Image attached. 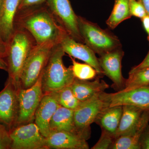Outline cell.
<instances>
[{
  "label": "cell",
  "mask_w": 149,
  "mask_h": 149,
  "mask_svg": "<svg viewBox=\"0 0 149 149\" xmlns=\"http://www.w3.org/2000/svg\"><path fill=\"white\" fill-rule=\"evenodd\" d=\"M15 29H25L37 45L53 42L60 44L65 31L56 21L46 4L17 13Z\"/></svg>",
  "instance_id": "obj_1"
},
{
  "label": "cell",
  "mask_w": 149,
  "mask_h": 149,
  "mask_svg": "<svg viewBox=\"0 0 149 149\" xmlns=\"http://www.w3.org/2000/svg\"><path fill=\"white\" fill-rule=\"evenodd\" d=\"M65 53L60 44L54 47L42 74L44 95L49 94L70 86L74 80L72 66L67 68L63 62Z\"/></svg>",
  "instance_id": "obj_2"
},
{
  "label": "cell",
  "mask_w": 149,
  "mask_h": 149,
  "mask_svg": "<svg viewBox=\"0 0 149 149\" xmlns=\"http://www.w3.org/2000/svg\"><path fill=\"white\" fill-rule=\"evenodd\" d=\"M32 35L25 29L15 28L7 44L8 78L19 85V77L25 61L37 45Z\"/></svg>",
  "instance_id": "obj_3"
},
{
  "label": "cell",
  "mask_w": 149,
  "mask_h": 149,
  "mask_svg": "<svg viewBox=\"0 0 149 149\" xmlns=\"http://www.w3.org/2000/svg\"><path fill=\"white\" fill-rule=\"evenodd\" d=\"M78 23L84 44L98 55L122 47L117 36L96 23L78 15Z\"/></svg>",
  "instance_id": "obj_4"
},
{
  "label": "cell",
  "mask_w": 149,
  "mask_h": 149,
  "mask_svg": "<svg viewBox=\"0 0 149 149\" xmlns=\"http://www.w3.org/2000/svg\"><path fill=\"white\" fill-rule=\"evenodd\" d=\"M56 45L57 44L49 42L37 45L33 48L22 70L19 82V88L27 89L35 85L42 74Z\"/></svg>",
  "instance_id": "obj_5"
},
{
  "label": "cell",
  "mask_w": 149,
  "mask_h": 149,
  "mask_svg": "<svg viewBox=\"0 0 149 149\" xmlns=\"http://www.w3.org/2000/svg\"><path fill=\"white\" fill-rule=\"evenodd\" d=\"M46 5L65 32L75 41L84 43L78 27V15L74 12L69 0H47Z\"/></svg>",
  "instance_id": "obj_6"
},
{
  "label": "cell",
  "mask_w": 149,
  "mask_h": 149,
  "mask_svg": "<svg viewBox=\"0 0 149 149\" xmlns=\"http://www.w3.org/2000/svg\"><path fill=\"white\" fill-rule=\"evenodd\" d=\"M42 74L35 85L30 88L22 89L19 87L18 116L14 128L34 121L35 112L44 95Z\"/></svg>",
  "instance_id": "obj_7"
},
{
  "label": "cell",
  "mask_w": 149,
  "mask_h": 149,
  "mask_svg": "<svg viewBox=\"0 0 149 149\" xmlns=\"http://www.w3.org/2000/svg\"><path fill=\"white\" fill-rule=\"evenodd\" d=\"M9 131L10 149H49L47 138L35 122L18 125Z\"/></svg>",
  "instance_id": "obj_8"
},
{
  "label": "cell",
  "mask_w": 149,
  "mask_h": 149,
  "mask_svg": "<svg viewBox=\"0 0 149 149\" xmlns=\"http://www.w3.org/2000/svg\"><path fill=\"white\" fill-rule=\"evenodd\" d=\"M99 96L104 103L105 108L132 105L149 110V85L129 91L120 90L115 93L104 92Z\"/></svg>",
  "instance_id": "obj_9"
},
{
  "label": "cell",
  "mask_w": 149,
  "mask_h": 149,
  "mask_svg": "<svg viewBox=\"0 0 149 149\" xmlns=\"http://www.w3.org/2000/svg\"><path fill=\"white\" fill-rule=\"evenodd\" d=\"M19 89V86L8 78L0 92V122L9 130L14 128L18 116Z\"/></svg>",
  "instance_id": "obj_10"
},
{
  "label": "cell",
  "mask_w": 149,
  "mask_h": 149,
  "mask_svg": "<svg viewBox=\"0 0 149 149\" xmlns=\"http://www.w3.org/2000/svg\"><path fill=\"white\" fill-rule=\"evenodd\" d=\"M99 95L83 102L74 110V125L77 132L88 140L91 136V125L105 108L104 103Z\"/></svg>",
  "instance_id": "obj_11"
},
{
  "label": "cell",
  "mask_w": 149,
  "mask_h": 149,
  "mask_svg": "<svg viewBox=\"0 0 149 149\" xmlns=\"http://www.w3.org/2000/svg\"><path fill=\"white\" fill-rule=\"evenodd\" d=\"M60 44L65 54L91 65L100 77L104 75L96 54L85 44L75 41L66 32L63 35Z\"/></svg>",
  "instance_id": "obj_12"
},
{
  "label": "cell",
  "mask_w": 149,
  "mask_h": 149,
  "mask_svg": "<svg viewBox=\"0 0 149 149\" xmlns=\"http://www.w3.org/2000/svg\"><path fill=\"white\" fill-rule=\"evenodd\" d=\"M124 54L122 47H120L100 56L98 58L104 75L109 77L115 88L120 89L119 91L125 86V79L121 72V61Z\"/></svg>",
  "instance_id": "obj_13"
},
{
  "label": "cell",
  "mask_w": 149,
  "mask_h": 149,
  "mask_svg": "<svg viewBox=\"0 0 149 149\" xmlns=\"http://www.w3.org/2000/svg\"><path fill=\"white\" fill-rule=\"evenodd\" d=\"M149 122V110H145L136 125L127 133L115 139L112 149H140V139Z\"/></svg>",
  "instance_id": "obj_14"
},
{
  "label": "cell",
  "mask_w": 149,
  "mask_h": 149,
  "mask_svg": "<svg viewBox=\"0 0 149 149\" xmlns=\"http://www.w3.org/2000/svg\"><path fill=\"white\" fill-rule=\"evenodd\" d=\"M20 0H3L0 6V40L7 45L15 30Z\"/></svg>",
  "instance_id": "obj_15"
},
{
  "label": "cell",
  "mask_w": 149,
  "mask_h": 149,
  "mask_svg": "<svg viewBox=\"0 0 149 149\" xmlns=\"http://www.w3.org/2000/svg\"><path fill=\"white\" fill-rule=\"evenodd\" d=\"M49 149H88L87 140L83 136L67 131L51 132L47 138Z\"/></svg>",
  "instance_id": "obj_16"
},
{
  "label": "cell",
  "mask_w": 149,
  "mask_h": 149,
  "mask_svg": "<svg viewBox=\"0 0 149 149\" xmlns=\"http://www.w3.org/2000/svg\"><path fill=\"white\" fill-rule=\"evenodd\" d=\"M60 105L50 94L44 95L35 115L34 121L41 133L47 138L49 135L51 119Z\"/></svg>",
  "instance_id": "obj_17"
},
{
  "label": "cell",
  "mask_w": 149,
  "mask_h": 149,
  "mask_svg": "<svg viewBox=\"0 0 149 149\" xmlns=\"http://www.w3.org/2000/svg\"><path fill=\"white\" fill-rule=\"evenodd\" d=\"M70 86L76 98L81 102L87 101L99 95L109 88L108 84L99 78L90 81L76 77Z\"/></svg>",
  "instance_id": "obj_18"
},
{
  "label": "cell",
  "mask_w": 149,
  "mask_h": 149,
  "mask_svg": "<svg viewBox=\"0 0 149 149\" xmlns=\"http://www.w3.org/2000/svg\"><path fill=\"white\" fill-rule=\"evenodd\" d=\"M73 115V110L59 106L50 122V133L63 131L80 135L77 132L74 125Z\"/></svg>",
  "instance_id": "obj_19"
},
{
  "label": "cell",
  "mask_w": 149,
  "mask_h": 149,
  "mask_svg": "<svg viewBox=\"0 0 149 149\" xmlns=\"http://www.w3.org/2000/svg\"><path fill=\"white\" fill-rule=\"evenodd\" d=\"M122 106L104 108L99 113L95 122L100 126L102 130L106 131L114 137L122 116Z\"/></svg>",
  "instance_id": "obj_20"
},
{
  "label": "cell",
  "mask_w": 149,
  "mask_h": 149,
  "mask_svg": "<svg viewBox=\"0 0 149 149\" xmlns=\"http://www.w3.org/2000/svg\"><path fill=\"white\" fill-rule=\"evenodd\" d=\"M122 116L115 139L128 132L136 125L145 110L132 105L123 106Z\"/></svg>",
  "instance_id": "obj_21"
},
{
  "label": "cell",
  "mask_w": 149,
  "mask_h": 149,
  "mask_svg": "<svg viewBox=\"0 0 149 149\" xmlns=\"http://www.w3.org/2000/svg\"><path fill=\"white\" fill-rule=\"evenodd\" d=\"M132 17L129 7V0H115L114 6L106 21L110 29H113L123 22Z\"/></svg>",
  "instance_id": "obj_22"
},
{
  "label": "cell",
  "mask_w": 149,
  "mask_h": 149,
  "mask_svg": "<svg viewBox=\"0 0 149 149\" xmlns=\"http://www.w3.org/2000/svg\"><path fill=\"white\" fill-rule=\"evenodd\" d=\"M48 94L53 96L60 105L73 110L83 102L76 98L70 86Z\"/></svg>",
  "instance_id": "obj_23"
},
{
  "label": "cell",
  "mask_w": 149,
  "mask_h": 149,
  "mask_svg": "<svg viewBox=\"0 0 149 149\" xmlns=\"http://www.w3.org/2000/svg\"><path fill=\"white\" fill-rule=\"evenodd\" d=\"M149 85V67L129 73L125 86L121 91H127Z\"/></svg>",
  "instance_id": "obj_24"
},
{
  "label": "cell",
  "mask_w": 149,
  "mask_h": 149,
  "mask_svg": "<svg viewBox=\"0 0 149 149\" xmlns=\"http://www.w3.org/2000/svg\"><path fill=\"white\" fill-rule=\"evenodd\" d=\"M70 57L72 62V72L76 78L82 80H91L98 75L96 70L91 65L77 62L72 57Z\"/></svg>",
  "instance_id": "obj_25"
},
{
  "label": "cell",
  "mask_w": 149,
  "mask_h": 149,
  "mask_svg": "<svg viewBox=\"0 0 149 149\" xmlns=\"http://www.w3.org/2000/svg\"><path fill=\"white\" fill-rule=\"evenodd\" d=\"M115 140L113 136L106 131L102 130L101 136L92 149H111Z\"/></svg>",
  "instance_id": "obj_26"
},
{
  "label": "cell",
  "mask_w": 149,
  "mask_h": 149,
  "mask_svg": "<svg viewBox=\"0 0 149 149\" xmlns=\"http://www.w3.org/2000/svg\"><path fill=\"white\" fill-rule=\"evenodd\" d=\"M129 7L132 16L142 19L147 15L143 6L139 0H129Z\"/></svg>",
  "instance_id": "obj_27"
},
{
  "label": "cell",
  "mask_w": 149,
  "mask_h": 149,
  "mask_svg": "<svg viewBox=\"0 0 149 149\" xmlns=\"http://www.w3.org/2000/svg\"><path fill=\"white\" fill-rule=\"evenodd\" d=\"M11 140L8 128L0 122V149H10Z\"/></svg>",
  "instance_id": "obj_28"
},
{
  "label": "cell",
  "mask_w": 149,
  "mask_h": 149,
  "mask_svg": "<svg viewBox=\"0 0 149 149\" xmlns=\"http://www.w3.org/2000/svg\"><path fill=\"white\" fill-rule=\"evenodd\" d=\"M47 0H20L17 13L45 4Z\"/></svg>",
  "instance_id": "obj_29"
},
{
  "label": "cell",
  "mask_w": 149,
  "mask_h": 149,
  "mask_svg": "<svg viewBox=\"0 0 149 149\" xmlns=\"http://www.w3.org/2000/svg\"><path fill=\"white\" fill-rule=\"evenodd\" d=\"M140 149H149V125H147L140 139Z\"/></svg>",
  "instance_id": "obj_30"
},
{
  "label": "cell",
  "mask_w": 149,
  "mask_h": 149,
  "mask_svg": "<svg viewBox=\"0 0 149 149\" xmlns=\"http://www.w3.org/2000/svg\"><path fill=\"white\" fill-rule=\"evenodd\" d=\"M149 67V51L148 54L146 57L141 62L140 64L133 67L132 69L130 70L129 73H132V72H136V71L140 70Z\"/></svg>",
  "instance_id": "obj_31"
},
{
  "label": "cell",
  "mask_w": 149,
  "mask_h": 149,
  "mask_svg": "<svg viewBox=\"0 0 149 149\" xmlns=\"http://www.w3.org/2000/svg\"><path fill=\"white\" fill-rule=\"evenodd\" d=\"M7 52V45L0 40V56L5 58Z\"/></svg>",
  "instance_id": "obj_32"
},
{
  "label": "cell",
  "mask_w": 149,
  "mask_h": 149,
  "mask_svg": "<svg viewBox=\"0 0 149 149\" xmlns=\"http://www.w3.org/2000/svg\"><path fill=\"white\" fill-rule=\"evenodd\" d=\"M143 26L148 34V39L149 42V16L147 15L141 19Z\"/></svg>",
  "instance_id": "obj_33"
},
{
  "label": "cell",
  "mask_w": 149,
  "mask_h": 149,
  "mask_svg": "<svg viewBox=\"0 0 149 149\" xmlns=\"http://www.w3.org/2000/svg\"><path fill=\"white\" fill-rule=\"evenodd\" d=\"M0 69L7 71L8 69L7 63L4 58L0 56Z\"/></svg>",
  "instance_id": "obj_34"
},
{
  "label": "cell",
  "mask_w": 149,
  "mask_h": 149,
  "mask_svg": "<svg viewBox=\"0 0 149 149\" xmlns=\"http://www.w3.org/2000/svg\"><path fill=\"white\" fill-rule=\"evenodd\" d=\"M143 6L146 10L147 15L149 16V0H139Z\"/></svg>",
  "instance_id": "obj_35"
},
{
  "label": "cell",
  "mask_w": 149,
  "mask_h": 149,
  "mask_svg": "<svg viewBox=\"0 0 149 149\" xmlns=\"http://www.w3.org/2000/svg\"><path fill=\"white\" fill-rule=\"evenodd\" d=\"M3 0H0V6L1 5V4Z\"/></svg>",
  "instance_id": "obj_36"
}]
</instances>
